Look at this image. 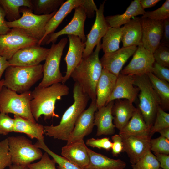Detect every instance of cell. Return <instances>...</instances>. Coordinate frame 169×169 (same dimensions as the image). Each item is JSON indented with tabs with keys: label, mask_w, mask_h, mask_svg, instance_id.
<instances>
[{
	"label": "cell",
	"mask_w": 169,
	"mask_h": 169,
	"mask_svg": "<svg viewBox=\"0 0 169 169\" xmlns=\"http://www.w3.org/2000/svg\"><path fill=\"white\" fill-rule=\"evenodd\" d=\"M86 17L85 9L82 5L76 8L70 22L60 31L47 35L41 45L48 44L51 43L54 44L59 37L65 34L78 36L83 42L85 43L86 37L84 34V27Z\"/></svg>",
	"instance_id": "11"
},
{
	"label": "cell",
	"mask_w": 169,
	"mask_h": 169,
	"mask_svg": "<svg viewBox=\"0 0 169 169\" xmlns=\"http://www.w3.org/2000/svg\"><path fill=\"white\" fill-rule=\"evenodd\" d=\"M134 82L133 76L120 73L117 77L114 89L106 105L115 100L122 99L132 103L134 102L139 92V89L134 86Z\"/></svg>",
	"instance_id": "18"
},
{
	"label": "cell",
	"mask_w": 169,
	"mask_h": 169,
	"mask_svg": "<svg viewBox=\"0 0 169 169\" xmlns=\"http://www.w3.org/2000/svg\"><path fill=\"white\" fill-rule=\"evenodd\" d=\"M0 5L3 9L8 22L19 19L21 17L20 8L25 7L32 10L31 0H0Z\"/></svg>",
	"instance_id": "31"
},
{
	"label": "cell",
	"mask_w": 169,
	"mask_h": 169,
	"mask_svg": "<svg viewBox=\"0 0 169 169\" xmlns=\"http://www.w3.org/2000/svg\"><path fill=\"white\" fill-rule=\"evenodd\" d=\"M86 144L93 148L103 149L109 151L111 149L112 142L107 137L97 139L91 138L87 140Z\"/></svg>",
	"instance_id": "44"
},
{
	"label": "cell",
	"mask_w": 169,
	"mask_h": 169,
	"mask_svg": "<svg viewBox=\"0 0 169 169\" xmlns=\"http://www.w3.org/2000/svg\"><path fill=\"white\" fill-rule=\"evenodd\" d=\"M43 65L31 66H10L6 70L4 86L22 93L30 88L43 76Z\"/></svg>",
	"instance_id": "4"
},
{
	"label": "cell",
	"mask_w": 169,
	"mask_h": 169,
	"mask_svg": "<svg viewBox=\"0 0 169 169\" xmlns=\"http://www.w3.org/2000/svg\"><path fill=\"white\" fill-rule=\"evenodd\" d=\"M38 41L21 29L11 28L8 33L0 36V55L8 60L20 49L37 45Z\"/></svg>",
	"instance_id": "10"
},
{
	"label": "cell",
	"mask_w": 169,
	"mask_h": 169,
	"mask_svg": "<svg viewBox=\"0 0 169 169\" xmlns=\"http://www.w3.org/2000/svg\"><path fill=\"white\" fill-rule=\"evenodd\" d=\"M145 12L141 5L140 0H134L132 1L123 14L107 16L105 18L110 27L118 28L129 22L132 18L143 15Z\"/></svg>",
	"instance_id": "30"
},
{
	"label": "cell",
	"mask_w": 169,
	"mask_h": 169,
	"mask_svg": "<svg viewBox=\"0 0 169 169\" xmlns=\"http://www.w3.org/2000/svg\"><path fill=\"white\" fill-rule=\"evenodd\" d=\"M114 101L98 109L94 114V125L97 128L96 135H112L114 134L115 126L113 123L112 109Z\"/></svg>",
	"instance_id": "22"
},
{
	"label": "cell",
	"mask_w": 169,
	"mask_h": 169,
	"mask_svg": "<svg viewBox=\"0 0 169 169\" xmlns=\"http://www.w3.org/2000/svg\"><path fill=\"white\" fill-rule=\"evenodd\" d=\"M168 127H169V114L159 106L154 122L150 130V135L151 137L155 133Z\"/></svg>",
	"instance_id": "37"
},
{
	"label": "cell",
	"mask_w": 169,
	"mask_h": 169,
	"mask_svg": "<svg viewBox=\"0 0 169 169\" xmlns=\"http://www.w3.org/2000/svg\"><path fill=\"white\" fill-rule=\"evenodd\" d=\"M159 133L161 136L169 140V127L164 128L160 131Z\"/></svg>",
	"instance_id": "53"
},
{
	"label": "cell",
	"mask_w": 169,
	"mask_h": 169,
	"mask_svg": "<svg viewBox=\"0 0 169 169\" xmlns=\"http://www.w3.org/2000/svg\"><path fill=\"white\" fill-rule=\"evenodd\" d=\"M14 132L24 133L31 139L44 141L43 125L17 115H14Z\"/></svg>",
	"instance_id": "29"
},
{
	"label": "cell",
	"mask_w": 169,
	"mask_h": 169,
	"mask_svg": "<svg viewBox=\"0 0 169 169\" xmlns=\"http://www.w3.org/2000/svg\"><path fill=\"white\" fill-rule=\"evenodd\" d=\"M141 18H147L157 21H164L169 18V0H166L160 7L156 10L146 11Z\"/></svg>",
	"instance_id": "38"
},
{
	"label": "cell",
	"mask_w": 169,
	"mask_h": 169,
	"mask_svg": "<svg viewBox=\"0 0 169 169\" xmlns=\"http://www.w3.org/2000/svg\"><path fill=\"white\" fill-rule=\"evenodd\" d=\"M155 62L153 54L146 49L141 42L129 64L120 72L122 74L141 76L152 73Z\"/></svg>",
	"instance_id": "12"
},
{
	"label": "cell",
	"mask_w": 169,
	"mask_h": 169,
	"mask_svg": "<svg viewBox=\"0 0 169 169\" xmlns=\"http://www.w3.org/2000/svg\"><path fill=\"white\" fill-rule=\"evenodd\" d=\"M150 146V150L155 153L169 154V140L163 136L151 139Z\"/></svg>",
	"instance_id": "39"
},
{
	"label": "cell",
	"mask_w": 169,
	"mask_h": 169,
	"mask_svg": "<svg viewBox=\"0 0 169 169\" xmlns=\"http://www.w3.org/2000/svg\"><path fill=\"white\" fill-rule=\"evenodd\" d=\"M14 119L8 114L0 113V134L6 135L13 132Z\"/></svg>",
	"instance_id": "43"
},
{
	"label": "cell",
	"mask_w": 169,
	"mask_h": 169,
	"mask_svg": "<svg viewBox=\"0 0 169 169\" xmlns=\"http://www.w3.org/2000/svg\"><path fill=\"white\" fill-rule=\"evenodd\" d=\"M134 84L139 89V102L137 108L146 124L151 128L154 122L161 102L146 74L133 76Z\"/></svg>",
	"instance_id": "5"
},
{
	"label": "cell",
	"mask_w": 169,
	"mask_h": 169,
	"mask_svg": "<svg viewBox=\"0 0 169 169\" xmlns=\"http://www.w3.org/2000/svg\"><path fill=\"white\" fill-rule=\"evenodd\" d=\"M151 85L159 97L161 102L160 106L164 110L169 108V84L168 82L159 79L151 72L146 74Z\"/></svg>",
	"instance_id": "32"
},
{
	"label": "cell",
	"mask_w": 169,
	"mask_h": 169,
	"mask_svg": "<svg viewBox=\"0 0 169 169\" xmlns=\"http://www.w3.org/2000/svg\"><path fill=\"white\" fill-rule=\"evenodd\" d=\"M131 166L132 169H158L160 167L159 162L151 151L146 153Z\"/></svg>",
	"instance_id": "36"
},
{
	"label": "cell",
	"mask_w": 169,
	"mask_h": 169,
	"mask_svg": "<svg viewBox=\"0 0 169 169\" xmlns=\"http://www.w3.org/2000/svg\"><path fill=\"white\" fill-rule=\"evenodd\" d=\"M160 1V0H140V3L141 7L144 9L154 6Z\"/></svg>",
	"instance_id": "51"
},
{
	"label": "cell",
	"mask_w": 169,
	"mask_h": 169,
	"mask_svg": "<svg viewBox=\"0 0 169 169\" xmlns=\"http://www.w3.org/2000/svg\"><path fill=\"white\" fill-rule=\"evenodd\" d=\"M9 167V169H27V168L13 164H12Z\"/></svg>",
	"instance_id": "54"
},
{
	"label": "cell",
	"mask_w": 169,
	"mask_h": 169,
	"mask_svg": "<svg viewBox=\"0 0 169 169\" xmlns=\"http://www.w3.org/2000/svg\"><path fill=\"white\" fill-rule=\"evenodd\" d=\"M5 17V12L0 5V36L7 33L11 29L7 25Z\"/></svg>",
	"instance_id": "49"
},
{
	"label": "cell",
	"mask_w": 169,
	"mask_h": 169,
	"mask_svg": "<svg viewBox=\"0 0 169 169\" xmlns=\"http://www.w3.org/2000/svg\"><path fill=\"white\" fill-rule=\"evenodd\" d=\"M55 164L54 160L51 159L45 152L39 161L29 164L27 167L31 169H56Z\"/></svg>",
	"instance_id": "42"
},
{
	"label": "cell",
	"mask_w": 169,
	"mask_h": 169,
	"mask_svg": "<svg viewBox=\"0 0 169 169\" xmlns=\"http://www.w3.org/2000/svg\"><path fill=\"white\" fill-rule=\"evenodd\" d=\"M49 49L38 45L22 48L8 60L11 66H31L38 65L45 60Z\"/></svg>",
	"instance_id": "14"
},
{
	"label": "cell",
	"mask_w": 169,
	"mask_h": 169,
	"mask_svg": "<svg viewBox=\"0 0 169 169\" xmlns=\"http://www.w3.org/2000/svg\"><path fill=\"white\" fill-rule=\"evenodd\" d=\"M12 164L7 138L0 141V169H5Z\"/></svg>",
	"instance_id": "40"
},
{
	"label": "cell",
	"mask_w": 169,
	"mask_h": 169,
	"mask_svg": "<svg viewBox=\"0 0 169 169\" xmlns=\"http://www.w3.org/2000/svg\"><path fill=\"white\" fill-rule=\"evenodd\" d=\"M153 54L155 62L162 66L169 67L168 47L160 45Z\"/></svg>",
	"instance_id": "41"
},
{
	"label": "cell",
	"mask_w": 169,
	"mask_h": 169,
	"mask_svg": "<svg viewBox=\"0 0 169 169\" xmlns=\"http://www.w3.org/2000/svg\"><path fill=\"white\" fill-rule=\"evenodd\" d=\"M154 153V155L162 169H169V155L163 154Z\"/></svg>",
	"instance_id": "50"
},
{
	"label": "cell",
	"mask_w": 169,
	"mask_h": 169,
	"mask_svg": "<svg viewBox=\"0 0 169 169\" xmlns=\"http://www.w3.org/2000/svg\"><path fill=\"white\" fill-rule=\"evenodd\" d=\"M160 45L169 47V18L163 21V31Z\"/></svg>",
	"instance_id": "48"
},
{
	"label": "cell",
	"mask_w": 169,
	"mask_h": 169,
	"mask_svg": "<svg viewBox=\"0 0 169 169\" xmlns=\"http://www.w3.org/2000/svg\"><path fill=\"white\" fill-rule=\"evenodd\" d=\"M122 27L115 28L110 27L103 37L101 49L104 53L116 51L120 49L121 41Z\"/></svg>",
	"instance_id": "33"
},
{
	"label": "cell",
	"mask_w": 169,
	"mask_h": 169,
	"mask_svg": "<svg viewBox=\"0 0 169 169\" xmlns=\"http://www.w3.org/2000/svg\"><path fill=\"white\" fill-rule=\"evenodd\" d=\"M133 103L128 100L117 99L114 102L112 109L113 123L119 131L128 123L136 110Z\"/></svg>",
	"instance_id": "25"
},
{
	"label": "cell",
	"mask_w": 169,
	"mask_h": 169,
	"mask_svg": "<svg viewBox=\"0 0 169 169\" xmlns=\"http://www.w3.org/2000/svg\"><path fill=\"white\" fill-rule=\"evenodd\" d=\"M85 9L87 17L89 18H93L95 12L98 8L93 0H85L82 5Z\"/></svg>",
	"instance_id": "47"
},
{
	"label": "cell",
	"mask_w": 169,
	"mask_h": 169,
	"mask_svg": "<svg viewBox=\"0 0 169 169\" xmlns=\"http://www.w3.org/2000/svg\"><path fill=\"white\" fill-rule=\"evenodd\" d=\"M69 93L68 87L61 83L47 87H35L32 91L33 99L30 101V107L36 121H38L42 115L45 120L52 118H59L55 112L56 102L62 96L68 95Z\"/></svg>",
	"instance_id": "2"
},
{
	"label": "cell",
	"mask_w": 169,
	"mask_h": 169,
	"mask_svg": "<svg viewBox=\"0 0 169 169\" xmlns=\"http://www.w3.org/2000/svg\"><path fill=\"white\" fill-rule=\"evenodd\" d=\"M32 99L30 90L18 94L3 86L0 91V113H12L36 122L30 110Z\"/></svg>",
	"instance_id": "6"
},
{
	"label": "cell",
	"mask_w": 169,
	"mask_h": 169,
	"mask_svg": "<svg viewBox=\"0 0 169 169\" xmlns=\"http://www.w3.org/2000/svg\"><path fill=\"white\" fill-rule=\"evenodd\" d=\"M4 79H2L0 81V91L3 87L4 86Z\"/></svg>",
	"instance_id": "55"
},
{
	"label": "cell",
	"mask_w": 169,
	"mask_h": 169,
	"mask_svg": "<svg viewBox=\"0 0 169 169\" xmlns=\"http://www.w3.org/2000/svg\"><path fill=\"white\" fill-rule=\"evenodd\" d=\"M34 145L44 151L53 158L56 163L58 165V169H83L63 156H59L52 151L46 146L44 141H38Z\"/></svg>",
	"instance_id": "35"
},
{
	"label": "cell",
	"mask_w": 169,
	"mask_h": 169,
	"mask_svg": "<svg viewBox=\"0 0 169 169\" xmlns=\"http://www.w3.org/2000/svg\"><path fill=\"white\" fill-rule=\"evenodd\" d=\"M87 148L84 139L79 140L63 147L61 154L70 162L84 169L89 162Z\"/></svg>",
	"instance_id": "21"
},
{
	"label": "cell",
	"mask_w": 169,
	"mask_h": 169,
	"mask_svg": "<svg viewBox=\"0 0 169 169\" xmlns=\"http://www.w3.org/2000/svg\"><path fill=\"white\" fill-rule=\"evenodd\" d=\"M11 66L8 60L4 58L0 55V81L3 72L6 69Z\"/></svg>",
	"instance_id": "52"
},
{
	"label": "cell",
	"mask_w": 169,
	"mask_h": 169,
	"mask_svg": "<svg viewBox=\"0 0 169 169\" xmlns=\"http://www.w3.org/2000/svg\"><path fill=\"white\" fill-rule=\"evenodd\" d=\"M101 49L100 42L90 56L82 58L70 75V77L79 84L91 101L96 100V86L103 68L99 58Z\"/></svg>",
	"instance_id": "3"
},
{
	"label": "cell",
	"mask_w": 169,
	"mask_h": 169,
	"mask_svg": "<svg viewBox=\"0 0 169 169\" xmlns=\"http://www.w3.org/2000/svg\"><path fill=\"white\" fill-rule=\"evenodd\" d=\"M150 129L137 108L127 124L120 131L119 135L122 139L130 136H151Z\"/></svg>",
	"instance_id": "26"
},
{
	"label": "cell",
	"mask_w": 169,
	"mask_h": 169,
	"mask_svg": "<svg viewBox=\"0 0 169 169\" xmlns=\"http://www.w3.org/2000/svg\"><path fill=\"white\" fill-rule=\"evenodd\" d=\"M85 0H68L60 6L53 16L49 20L45 27V33L43 38L38 43L40 46L43 41L48 35L54 33L65 18L73 9L82 5Z\"/></svg>",
	"instance_id": "24"
},
{
	"label": "cell",
	"mask_w": 169,
	"mask_h": 169,
	"mask_svg": "<svg viewBox=\"0 0 169 169\" xmlns=\"http://www.w3.org/2000/svg\"><path fill=\"white\" fill-rule=\"evenodd\" d=\"M69 45L67 54L64 59L67 65L65 75L61 83L63 84L70 77L73 70L81 61L85 47V43L83 42L77 36L67 35Z\"/></svg>",
	"instance_id": "19"
},
{
	"label": "cell",
	"mask_w": 169,
	"mask_h": 169,
	"mask_svg": "<svg viewBox=\"0 0 169 169\" xmlns=\"http://www.w3.org/2000/svg\"><path fill=\"white\" fill-rule=\"evenodd\" d=\"M158 169H161V168L160 167Z\"/></svg>",
	"instance_id": "57"
},
{
	"label": "cell",
	"mask_w": 169,
	"mask_h": 169,
	"mask_svg": "<svg viewBox=\"0 0 169 169\" xmlns=\"http://www.w3.org/2000/svg\"><path fill=\"white\" fill-rule=\"evenodd\" d=\"M141 18L131 19L122 27L121 41L123 47L138 46L141 42Z\"/></svg>",
	"instance_id": "28"
},
{
	"label": "cell",
	"mask_w": 169,
	"mask_h": 169,
	"mask_svg": "<svg viewBox=\"0 0 169 169\" xmlns=\"http://www.w3.org/2000/svg\"><path fill=\"white\" fill-rule=\"evenodd\" d=\"M153 74L159 79L169 82V69L155 62L152 71Z\"/></svg>",
	"instance_id": "45"
},
{
	"label": "cell",
	"mask_w": 169,
	"mask_h": 169,
	"mask_svg": "<svg viewBox=\"0 0 169 169\" xmlns=\"http://www.w3.org/2000/svg\"><path fill=\"white\" fill-rule=\"evenodd\" d=\"M150 136H130L122 139L123 152L127 154L131 164L136 163L150 150Z\"/></svg>",
	"instance_id": "20"
},
{
	"label": "cell",
	"mask_w": 169,
	"mask_h": 169,
	"mask_svg": "<svg viewBox=\"0 0 169 169\" xmlns=\"http://www.w3.org/2000/svg\"><path fill=\"white\" fill-rule=\"evenodd\" d=\"M19 10L22 13L21 17L13 21H6L7 25L10 28H17L22 30L38 41L44 36L47 23L57 11L49 14L37 15L27 7H22Z\"/></svg>",
	"instance_id": "8"
},
{
	"label": "cell",
	"mask_w": 169,
	"mask_h": 169,
	"mask_svg": "<svg viewBox=\"0 0 169 169\" xmlns=\"http://www.w3.org/2000/svg\"><path fill=\"white\" fill-rule=\"evenodd\" d=\"M32 11L37 15L50 14L64 3V0H31Z\"/></svg>",
	"instance_id": "34"
},
{
	"label": "cell",
	"mask_w": 169,
	"mask_h": 169,
	"mask_svg": "<svg viewBox=\"0 0 169 169\" xmlns=\"http://www.w3.org/2000/svg\"><path fill=\"white\" fill-rule=\"evenodd\" d=\"M112 145L111 149L114 156H117L123 152V144L122 138L119 134H115L111 137Z\"/></svg>",
	"instance_id": "46"
},
{
	"label": "cell",
	"mask_w": 169,
	"mask_h": 169,
	"mask_svg": "<svg viewBox=\"0 0 169 169\" xmlns=\"http://www.w3.org/2000/svg\"><path fill=\"white\" fill-rule=\"evenodd\" d=\"M97 110L96 100H92L88 108L77 119L66 144L84 139L92 132L94 125V114Z\"/></svg>",
	"instance_id": "16"
},
{
	"label": "cell",
	"mask_w": 169,
	"mask_h": 169,
	"mask_svg": "<svg viewBox=\"0 0 169 169\" xmlns=\"http://www.w3.org/2000/svg\"><path fill=\"white\" fill-rule=\"evenodd\" d=\"M74 102L63 114L59 123L44 126L45 135L55 139L67 141L80 115L85 110L90 99L79 84L75 82L73 89Z\"/></svg>",
	"instance_id": "1"
},
{
	"label": "cell",
	"mask_w": 169,
	"mask_h": 169,
	"mask_svg": "<svg viewBox=\"0 0 169 169\" xmlns=\"http://www.w3.org/2000/svg\"><path fill=\"white\" fill-rule=\"evenodd\" d=\"M117 77L102 68L96 86V103L98 109L106 105L114 89Z\"/></svg>",
	"instance_id": "23"
},
{
	"label": "cell",
	"mask_w": 169,
	"mask_h": 169,
	"mask_svg": "<svg viewBox=\"0 0 169 169\" xmlns=\"http://www.w3.org/2000/svg\"><path fill=\"white\" fill-rule=\"evenodd\" d=\"M105 1L100 3L96 12V18L91 29L87 36L83 58H86L93 52L94 47L100 42L110 27L104 14Z\"/></svg>",
	"instance_id": "13"
},
{
	"label": "cell",
	"mask_w": 169,
	"mask_h": 169,
	"mask_svg": "<svg viewBox=\"0 0 169 169\" xmlns=\"http://www.w3.org/2000/svg\"><path fill=\"white\" fill-rule=\"evenodd\" d=\"M136 46L122 47L115 51L105 53L100 59L102 68L117 77L124 64L133 55Z\"/></svg>",
	"instance_id": "17"
},
{
	"label": "cell",
	"mask_w": 169,
	"mask_h": 169,
	"mask_svg": "<svg viewBox=\"0 0 169 169\" xmlns=\"http://www.w3.org/2000/svg\"><path fill=\"white\" fill-rule=\"evenodd\" d=\"M67 42V38H64L57 44H52L43 65L42 79L38 87H47L54 84L62 83L64 76L60 71V64Z\"/></svg>",
	"instance_id": "9"
},
{
	"label": "cell",
	"mask_w": 169,
	"mask_h": 169,
	"mask_svg": "<svg viewBox=\"0 0 169 169\" xmlns=\"http://www.w3.org/2000/svg\"><path fill=\"white\" fill-rule=\"evenodd\" d=\"M27 169H31L29 168H28L27 167Z\"/></svg>",
	"instance_id": "56"
},
{
	"label": "cell",
	"mask_w": 169,
	"mask_h": 169,
	"mask_svg": "<svg viewBox=\"0 0 169 169\" xmlns=\"http://www.w3.org/2000/svg\"><path fill=\"white\" fill-rule=\"evenodd\" d=\"M89 162L84 169H124L126 164L120 159L110 158L87 148Z\"/></svg>",
	"instance_id": "27"
},
{
	"label": "cell",
	"mask_w": 169,
	"mask_h": 169,
	"mask_svg": "<svg viewBox=\"0 0 169 169\" xmlns=\"http://www.w3.org/2000/svg\"><path fill=\"white\" fill-rule=\"evenodd\" d=\"M141 23L143 46L153 53L160 44L163 31V21L141 18Z\"/></svg>",
	"instance_id": "15"
},
{
	"label": "cell",
	"mask_w": 169,
	"mask_h": 169,
	"mask_svg": "<svg viewBox=\"0 0 169 169\" xmlns=\"http://www.w3.org/2000/svg\"><path fill=\"white\" fill-rule=\"evenodd\" d=\"M12 164L27 167L34 161L40 159L43 153L40 148L23 136L7 138Z\"/></svg>",
	"instance_id": "7"
}]
</instances>
